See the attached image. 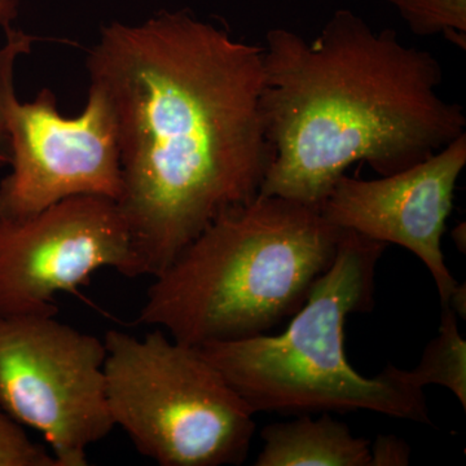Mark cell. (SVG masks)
Here are the masks:
<instances>
[{
  "mask_svg": "<svg viewBox=\"0 0 466 466\" xmlns=\"http://www.w3.org/2000/svg\"><path fill=\"white\" fill-rule=\"evenodd\" d=\"M410 381L424 389L441 385L449 389L466 408V342L459 330L458 315L441 308L438 336L428 343L415 370H408Z\"/></svg>",
  "mask_w": 466,
  "mask_h": 466,
  "instance_id": "obj_11",
  "label": "cell"
},
{
  "mask_svg": "<svg viewBox=\"0 0 466 466\" xmlns=\"http://www.w3.org/2000/svg\"><path fill=\"white\" fill-rule=\"evenodd\" d=\"M263 56L189 11L101 27L86 67L115 116L135 278H157L220 214L259 195L274 161Z\"/></svg>",
  "mask_w": 466,
  "mask_h": 466,
  "instance_id": "obj_1",
  "label": "cell"
},
{
  "mask_svg": "<svg viewBox=\"0 0 466 466\" xmlns=\"http://www.w3.org/2000/svg\"><path fill=\"white\" fill-rule=\"evenodd\" d=\"M0 466H58L51 451L30 440L24 426L0 408Z\"/></svg>",
  "mask_w": 466,
  "mask_h": 466,
  "instance_id": "obj_13",
  "label": "cell"
},
{
  "mask_svg": "<svg viewBox=\"0 0 466 466\" xmlns=\"http://www.w3.org/2000/svg\"><path fill=\"white\" fill-rule=\"evenodd\" d=\"M106 350L54 315L0 317V408L43 435L58 466L88 465V449L116 428Z\"/></svg>",
  "mask_w": 466,
  "mask_h": 466,
  "instance_id": "obj_7",
  "label": "cell"
},
{
  "mask_svg": "<svg viewBox=\"0 0 466 466\" xmlns=\"http://www.w3.org/2000/svg\"><path fill=\"white\" fill-rule=\"evenodd\" d=\"M419 36H446L466 48V0H386Z\"/></svg>",
  "mask_w": 466,
  "mask_h": 466,
  "instance_id": "obj_12",
  "label": "cell"
},
{
  "mask_svg": "<svg viewBox=\"0 0 466 466\" xmlns=\"http://www.w3.org/2000/svg\"><path fill=\"white\" fill-rule=\"evenodd\" d=\"M262 451L256 466H370V446L352 435L349 426L329 413H309L289 422H276L260 431Z\"/></svg>",
  "mask_w": 466,
  "mask_h": 466,
  "instance_id": "obj_10",
  "label": "cell"
},
{
  "mask_svg": "<svg viewBox=\"0 0 466 466\" xmlns=\"http://www.w3.org/2000/svg\"><path fill=\"white\" fill-rule=\"evenodd\" d=\"M135 278L130 231L116 201L75 196L23 219L0 217V317L54 315L100 268Z\"/></svg>",
  "mask_w": 466,
  "mask_h": 466,
  "instance_id": "obj_8",
  "label": "cell"
},
{
  "mask_svg": "<svg viewBox=\"0 0 466 466\" xmlns=\"http://www.w3.org/2000/svg\"><path fill=\"white\" fill-rule=\"evenodd\" d=\"M443 308H450L458 317L466 318V287L465 284L456 285L451 293L449 302Z\"/></svg>",
  "mask_w": 466,
  "mask_h": 466,
  "instance_id": "obj_16",
  "label": "cell"
},
{
  "mask_svg": "<svg viewBox=\"0 0 466 466\" xmlns=\"http://www.w3.org/2000/svg\"><path fill=\"white\" fill-rule=\"evenodd\" d=\"M103 341L110 415L142 455L161 466L245 462L256 413L200 349L159 328Z\"/></svg>",
  "mask_w": 466,
  "mask_h": 466,
  "instance_id": "obj_5",
  "label": "cell"
},
{
  "mask_svg": "<svg viewBox=\"0 0 466 466\" xmlns=\"http://www.w3.org/2000/svg\"><path fill=\"white\" fill-rule=\"evenodd\" d=\"M18 16V0H0V26L5 29L12 25L14 20ZM11 153L7 137L0 130V168L8 167Z\"/></svg>",
  "mask_w": 466,
  "mask_h": 466,
  "instance_id": "obj_15",
  "label": "cell"
},
{
  "mask_svg": "<svg viewBox=\"0 0 466 466\" xmlns=\"http://www.w3.org/2000/svg\"><path fill=\"white\" fill-rule=\"evenodd\" d=\"M0 50V130L9 146L8 175L0 182V217L23 219L75 196L118 201L121 161L115 116L96 88L88 90L81 115L66 118L57 96L45 87L35 100L18 99L17 58L38 38L9 25Z\"/></svg>",
  "mask_w": 466,
  "mask_h": 466,
  "instance_id": "obj_6",
  "label": "cell"
},
{
  "mask_svg": "<svg viewBox=\"0 0 466 466\" xmlns=\"http://www.w3.org/2000/svg\"><path fill=\"white\" fill-rule=\"evenodd\" d=\"M263 48L274 161L259 195L320 208L352 164L398 173L466 133L462 106L441 96L438 58L351 9H337L315 39L275 27Z\"/></svg>",
  "mask_w": 466,
  "mask_h": 466,
  "instance_id": "obj_2",
  "label": "cell"
},
{
  "mask_svg": "<svg viewBox=\"0 0 466 466\" xmlns=\"http://www.w3.org/2000/svg\"><path fill=\"white\" fill-rule=\"evenodd\" d=\"M388 245L343 229L332 266L278 336L198 348L254 413L284 415L372 410L431 424L424 390L389 364L359 375L345 352L346 319L375 305L376 268Z\"/></svg>",
  "mask_w": 466,
  "mask_h": 466,
  "instance_id": "obj_4",
  "label": "cell"
},
{
  "mask_svg": "<svg viewBox=\"0 0 466 466\" xmlns=\"http://www.w3.org/2000/svg\"><path fill=\"white\" fill-rule=\"evenodd\" d=\"M342 232L319 208L258 195L220 214L155 278L137 321L192 348L265 334L305 305Z\"/></svg>",
  "mask_w": 466,
  "mask_h": 466,
  "instance_id": "obj_3",
  "label": "cell"
},
{
  "mask_svg": "<svg viewBox=\"0 0 466 466\" xmlns=\"http://www.w3.org/2000/svg\"><path fill=\"white\" fill-rule=\"evenodd\" d=\"M465 165L466 133L424 161L380 179L343 175L320 211L339 228L412 251L433 276L443 308L458 281L444 262L441 238Z\"/></svg>",
  "mask_w": 466,
  "mask_h": 466,
  "instance_id": "obj_9",
  "label": "cell"
},
{
  "mask_svg": "<svg viewBox=\"0 0 466 466\" xmlns=\"http://www.w3.org/2000/svg\"><path fill=\"white\" fill-rule=\"evenodd\" d=\"M452 238L455 241L456 247L460 251L465 253L466 250V232H465V223H460V225L456 226L455 228L452 229Z\"/></svg>",
  "mask_w": 466,
  "mask_h": 466,
  "instance_id": "obj_17",
  "label": "cell"
},
{
  "mask_svg": "<svg viewBox=\"0 0 466 466\" xmlns=\"http://www.w3.org/2000/svg\"><path fill=\"white\" fill-rule=\"evenodd\" d=\"M410 459V444L394 435H380L370 447V466H406Z\"/></svg>",
  "mask_w": 466,
  "mask_h": 466,
  "instance_id": "obj_14",
  "label": "cell"
}]
</instances>
